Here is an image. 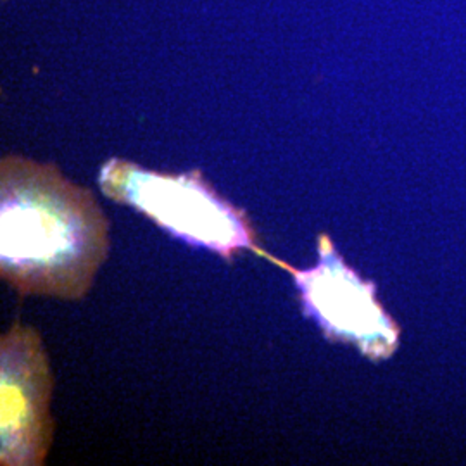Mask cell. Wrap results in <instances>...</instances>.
Listing matches in <instances>:
<instances>
[{
    "instance_id": "1",
    "label": "cell",
    "mask_w": 466,
    "mask_h": 466,
    "mask_svg": "<svg viewBox=\"0 0 466 466\" xmlns=\"http://www.w3.org/2000/svg\"><path fill=\"white\" fill-rule=\"evenodd\" d=\"M0 268L23 294L76 299L107 254V225L92 192L54 166L2 159Z\"/></svg>"
},
{
    "instance_id": "3",
    "label": "cell",
    "mask_w": 466,
    "mask_h": 466,
    "mask_svg": "<svg viewBox=\"0 0 466 466\" xmlns=\"http://www.w3.org/2000/svg\"><path fill=\"white\" fill-rule=\"evenodd\" d=\"M49 363L37 332L14 325L0 345L2 465L33 466L47 458L52 437Z\"/></svg>"
},
{
    "instance_id": "2",
    "label": "cell",
    "mask_w": 466,
    "mask_h": 466,
    "mask_svg": "<svg viewBox=\"0 0 466 466\" xmlns=\"http://www.w3.org/2000/svg\"><path fill=\"white\" fill-rule=\"evenodd\" d=\"M106 194L140 209L176 237L232 254L249 247L252 233L244 216L190 175L152 173L113 159L102 168Z\"/></svg>"
},
{
    "instance_id": "4",
    "label": "cell",
    "mask_w": 466,
    "mask_h": 466,
    "mask_svg": "<svg viewBox=\"0 0 466 466\" xmlns=\"http://www.w3.org/2000/svg\"><path fill=\"white\" fill-rule=\"evenodd\" d=\"M321 245L318 268L297 273L306 308L328 333L357 342L370 356H387L397 344V328L375 302L371 285L361 281L332 254L327 238Z\"/></svg>"
}]
</instances>
